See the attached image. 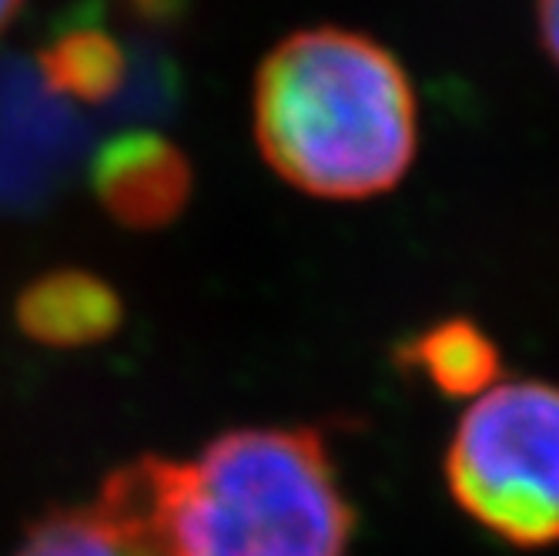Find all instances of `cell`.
Wrapping results in <instances>:
<instances>
[{
	"mask_svg": "<svg viewBox=\"0 0 559 556\" xmlns=\"http://www.w3.org/2000/svg\"><path fill=\"white\" fill-rule=\"evenodd\" d=\"M162 556H345L352 510L316 429H235L191 460L111 476Z\"/></svg>",
	"mask_w": 559,
	"mask_h": 556,
	"instance_id": "1",
	"label": "cell"
},
{
	"mask_svg": "<svg viewBox=\"0 0 559 556\" xmlns=\"http://www.w3.org/2000/svg\"><path fill=\"white\" fill-rule=\"evenodd\" d=\"M251 121L269 168L329 201L392 191L419 144L416 91L402 64L345 27L278 40L255 74Z\"/></svg>",
	"mask_w": 559,
	"mask_h": 556,
	"instance_id": "2",
	"label": "cell"
},
{
	"mask_svg": "<svg viewBox=\"0 0 559 556\" xmlns=\"http://www.w3.org/2000/svg\"><path fill=\"white\" fill-rule=\"evenodd\" d=\"M445 483L492 536L559 543V386L516 379L469 399L445 449Z\"/></svg>",
	"mask_w": 559,
	"mask_h": 556,
	"instance_id": "3",
	"label": "cell"
},
{
	"mask_svg": "<svg viewBox=\"0 0 559 556\" xmlns=\"http://www.w3.org/2000/svg\"><path fill=\"white\" fill-rule=\"evenodd\" d=\"M191 185L185 151L155 131L118 134L100 144L91 162V188L100 209L134 232H155L181 218Z\"/></svg>",
	"mask_w": 559,
	"mask_h": 556,
	"instance_id": "4",
	"label": "cell"
},
{
	"mask_svg": "<svg viewBox=\"0 0 559 556\" xmlns=\"http://www.w3.org/2000/svg\"><path fill=\"white\" fill-rule=\"evenodd\" d=\"M17 329L47 348H84L121 329L124 306L111 282L84 269H55L34 279L14 306Z\"/></svg>",
	"mask_w": 559,
	"mask_h": 556,
	"instance_id": "5",
	"label": "cell"
},
{
	"mask_svg": "<svg viewBox=\"0 0 559 556\" xmlns=\"http://www.w3.org/2000/svg\"><path fill=\"white\" fill-rule=\"evenodd\" d=\"M14 556H162L128 493L108 480L87 507L37 520Z\"/></svg>",
	"mask_w": 559,
	"mask_h": 556,
	"instance_id": "6",
	"label": "cell"
},
{
	"mask_svg": "<svg viewBox=\"0 0 559 556\" xmlns=\"http://www.w3.org/2000/svg\"><path fill=\"white\" fill-rule=\"evenodd\" d=\"M40 78L78 105H105L128 78V55L121 40L91 17L61 24L37 55Z\"/></svg>",
	"mask_w": 559,
	"mask_h": 556,
	"instance_id": "7",
	"label": "cell"
},
{
	"mask_svg": "<svg viewBox=\"0 0 559 556\" xmlns=\"http://www.w3.org/2000/svg\"><path fill=\"white\" fill-rule=\"evenodd\" d=\"M402 363L429 379L442 395L476 399L499 382V345L469 319H445L402 348Z\"/></svg>",
	"mask_w": 559,
	"mask_h": 556,
	"instance_id": "8",
	"label": "cell"
},
{
	"mask_svg": "<svg viewBox=\"0 0 559 556\" xmlns=\"http://www.w3.org/2000/svg\"><path fill=\"white\" fill-rule=\"evenodd\" d=\"M536 21H539L543 50L559 68V0H536Z\"/></svg>",
	"mask_w": 559,
	"mask_h": 556,
	"instance_id": "9",
	"label": "cell"
},
{
	"mask_svg": "<svg viewBox=\"0 0 559 556\" xmlns=\"http://www.w3.org/2000/svg\"><path fill=\"white\" fill-rule=\"evenodd\" d=\"M128 4L134 8L138 17H147V21H165L175 14V8L181 4V0H128Z\"/></svg>",
	"mask_w": 559,
	"mask_h": 556,
	"instance_id": "10",
	"label": "cell"
},
{
	"mask_svg": "<svg viewBox=\"0 0 559 556\" xmlns=\"http://www.w3.org/2000/svg\"><path fill=\"white\" fill-rule=\"evenodd\" d=\"M24 8V0H0V34H4Z\"/></svg>",
	"mask_w": 559,
	"mask_h": 556,
	"instance_id": "11",
	"label": "cell"
}]
</instances>
